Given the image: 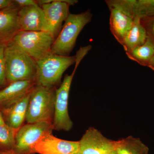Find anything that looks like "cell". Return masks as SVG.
Instances as JSON below:
<instances>
[{
  "mask_svg": "<svg viewBox=\"0 0 154 154\" xmlns=\"http://www.w3.org/2000/svg\"><path fill=\"white\" fill-rule=\"evenodd\" d=\"M128 58L143 65H149L154 57V42L148 37L142 45L135 48L129 52L126 53Z\"/></svg>",
  "mask_w": 154,
  "mask_h": 154,
  "instance_id": "cell-18",
  "label": "cell"
},
{
  "mask_svg": "<svg viewBox=\"0 0 154 154\" xmlns=\"http://www.w3.org/2000/svg\"><path fill=\"white\" fill-rule=\"evenodd\" d=\"M55 39L52 35L45 31L19 30L12 40L37 61L51 53Z\"/></svg>",
  "mask_w": 154,
  "mask_h": 154,
  "instance_id": "cell-5",
  "label": "cell"
},
{
  "mask_svg": "<svg viewBox=\"0 0 154 154\" xmlns=\"http://www.w3.org/2000/svg\"><path fill=\"white\" fill-rule=\"evenodd\" d=\"M20 8L14 4L0 11V44H7L13 40L20 30L18 14Z\"/></svg>",
  "mask_w": 154,
  "mask_h": 154,
  "instance_id": "cell-12",
  "label": "cell"
},
{
  "mask_svg": "<svg viewBox=\"0 0 154 154\" xmlns=\"http://www.w3.org/2000/svg\"><path fill=\"white\" fill-rule=\"evenodd\" d=\"M18 22L20 30L42 31L44 22L43 10L38 5L20 8Z\"/></svg>",
  "mask_w": 154,
  "mask_h": 154,
  "instance_id": "cell-13",
  "label": "cell"
},
{
  "mask_svg": "<svg viewBox=\"0 0 154 154\" xmlns=\"http://www.w3.org/2000/svg\"><path fill=\"white\" fill-rule=\"evenodd\" d=\"M80 154V153H79L78 152V153H76V154Z\"/></svg>",
  "mask_w": 154,
  "mask_h": 154,
  "instance_id": "cell-31",
  "label": "cell"
},
{
  "mask_svg": "<svg viewBox=\"0 0 154 154\" xmlns=\"http://www.w3.org/2000/svg\"><path fill=\"white\" fill-rule=\"evenodd\" d=\"M75 56H65L51 53L42 59L36 61V85L52 88L60 82L64 72L75 63Z\"/></svg>",
  "mask_w": 154,
  "mask_h": 154,
  "instance_id": "cell-4",
  "label": "cell"
},
{
  "mask_svg": "<svg viewBox=\"0 0 154 154\" xmlns=\"http://www.w3.org/2000/svg\"><path fill=\"white\" fill-rule=\"evenodd\" d=\"M76 69L71 74L66 75L58 89L55 91L54 111L53 126L57 130L69 131L72 129L73 123L69 116L68 99L72 80Z\"/></svg>",
  "mask_w": 154,
  "mask_h": 154,
  "instance_id": "cell-8",
  "label": "cell"
},
{
  "mask_svg": "<svg viewBox=\"0 0 154 154\" xmlns=\"http://www.w3.org/2000/svg\"><path fill=\"white\" fill-rule=\"evenodd\" d=\"M79 150V141L63 140L50 134L44 136L38 141L33 148V153L47 151L60 154H75Z\"/></svg>",
  "mask_w": 154,
  "mask_h": 154,
  "instance_id": "cell-11",
  "label": "cell"
},
{
  "mask_svg": "<svg viewBox=\"0 0 154 154\" xmlns=\"http://www.w3.org/2000/svg\"><path fill=\"white\" fill-rule=\"evenodd\" d=\"M35 81L26 80L10 83L8 86L0 91V106L9 107L30 94Z\"/></svg>",
  "mask_w": 154,
  "mask_h": 154,
  "instance_id": "cell-14",
  "label": "cell"
},
{
  "mask_svg": "<svg viewBox=\"0 0 154 154\" xmlns=\"http://www.w3.org/2000/svg\"><path fill=\"white\" fill-rule=\"evenodd\" d=\"M134 17L140 19L154 17V0H131Z\"/></svg>",
  "mask_w": 154,
  "mask_h": 154,
  "instance_id": "cell-19",
  "label": "cell"
},
{
  "mask_svg": "<svg viewBox=\"0 0 154 154\" xmlns=\"http://www.w3.org/2000/svg\"><path fill=\"white\" fill-rule=\"evenodd\" d=\"M141 20L142 22H146V24H142L146 28L148 37L152 39L154 42V17L141 19Z\"/></svg>",
  "mask_w": 154,
  "mask_h": 154,
  "instance_id": "cell-22",
  "label": "cell"
},
{
  "mask_svg": "<svg viewBox=\"0 0 154 154\" xmlns=\"http://www.w3.org/2000/svg\"><path fill=\"white\" fill-rule=\"evenodd\" d=\"M37 153L39 154H60L53 152L47 151H40L38 152Z\"/></svg>",
  "mask_w": 154,
  "mask_h": 154,
  "instance_id": "cell-27",
  "label": "cell"
},
{
  "mask_svg": "<svg viewBox=\"0 0 154 154\" xmlns=\"http://www.w3.org/2000/svg\"><path fill=\"white\" fill-rule=\"evenodd\" d=\"M55 92L52 88L36 85L30 94L26 121L28 123L51 122L54 117Z\"/></svg>",
  "mask_w": 154,
  "mask_h": 154,
  "instance_id": "cell-3",
  "label": "cell"
},
{
  "mask_svg": "<svg viewBox=\"0 0 154 154\" xmlns=\"http://www.w3.org/2000/svg\"><path fill=\"white\" fill-rule=\"evenodd\" d=\"M5 124H6L5 122V120H4L2 113L0 112V125Z\"/></svg>",
  "mask_w": 154,
  "mask_h": 154,
  "instance_id": "cell-28",
  "label": "cell"
},
{
  "mask_svg": "<svg viewBox=\"0 0 154 154\" xmlns=\"http://www.w3.org/2000/svg\"><path fill=\"white\" fill-rule=\"evenodd\" d=\"M79 142L80 154H105L115 150V141L107 138L93 128L86 131Z\"/></svg>",
  "mask_w": 154,
  "mask_h": 154,
  "instance_id": "cell-9",
  "label": "cell"
},
{
  "mask_svg": "<svg viewBox=\"0 0 154 154\" xmlns=\"http://www.w3.org/2000/svg\"><path fill=\"white\" fill-rule=\"evenodd\" d=\"M53 129L52 123L46 121L21 126L16 134L13 149L19 154H33V148L38 141L44 136L52 134Z\"/></svg>",
  "mask_w": 154,
  "mask_h": 154,
  "instance_id": "cell-7",
  "label": "cell"
},
{
  "mask_svg": "<svg viewBox=\"0 0 154 154\" xmlns=\"http://www.w3.org/2000/svg\"><path fill=\"white\" fill-rule=\"evenodd\" d=\"M114 147L118 154H149L147 146L140 139L132 136L115 141Z\"/></svg>",
  "mask_w": 154,
  "mask_h": 154,
  "instance_id": "cell-17",
  "label": "cell"
},
{
  "mask_svg": "<svg viewBox=\"0 0 154 154\" xmlns=\"http://www.w3.org/2000/svg\"><path fill=\"white\" fill-rule=\"evenodd\" d=\"M92 48V45H88L85 47H81L80 49L77 51L76 54L75 55V68L77 69L82 60L87 54L88 52L91 50Z\"/></svg>",
  "mask_w": 154,
  "mask_h": 154,
  "instance_id": "cell-23",
  "label": "cell"
},
{
  "mask_svg": "<svg viewBox=\"0 0 154 154\" xmlns=\"http://www.w3.org/2000/svg\"><path fill=\"white\" fill-rule=\"evenodd\" d=\"M92 17L93 14L90 10L79 14H70L54 40L51 53L69 56L75 45L78 36L84 27L91 22Z\"/></svg>",
  "mask_w": 154,
  "mask_h": 154,
  "instance_id": "cell-2",
  "label": "cell"
},
{
  "mask_svg": "<svg viewBox=\"0 0 154 154\" xmlns=\"http://www.w3.org/2000/svg\"><path fill=\"white\" fill-rule=\"evenodd\" d=\"M18 130L7 124L0 125V149H13Z\"/></svg>",
  "mask_w": 154,
  "mask_h": 154,
  "instance_id": "cell-20",
  "label": "cell"
},
{
  "mask_svg": "<svg viewBox=\"0 0 154 154\" xmlns=\"http://www.w3.org/2000/svg\"><path fill=\"white\" fill-rule=\"evenodd\" d=\"M149 66L151 67L152 68L154 69V57L152 59V60H151L149 64Z\"/></svg>",
  "mask_w": 154,
  "mask_h": 154,
  "instance_id": "cell-29",
  "label": "cell"
},
{
  "mask_svg": "<svg viewBox=\"0 0 154 154\" xmlns=\"http://www.w3.org/2000/svg\"><path fill=\"white\" fill-rule=\"evenodd\" d=\"M38 5L43 10L44 22L42 31L54 38L60 32L62 24L69 15L70 6L78 2L76 0H38Z\"/></svg>",
  "mask_w": 154,
  "mask_h": 154,
  "instance_id": "cell-6",
  "label": "cell"
},
{
  "mask_svg": "<svg viewBox=\"0 0 154 154\" xmlns=\"http://www.w3.org/2000/svg\"><path fill=\"white\" fill-rule=\"evenodd\" d=\"M13 2L15 5L20 8L38 5L36 1L34 0H15Z\"/></svg>",
  "mask_w": 154,
  "mask_h": 154,
  "instance_id": "cell-24",
  "label": "cell"
},
{
  "mask_svg": "<svg viewBox=\"0 0 154 154\" xmlns=\"http://www.w3.org/2000/svg\"><path fill=\"white\" fill-rule=\"evenodd\" d=\"M30 94V93L7 109L8 125L14 129H19L26 119Z\"/></svg>",
  "mask_w": 154,
  "mask_h": 154,
  "instance_id": "cell-16",
  "label": "cell"
},
{
  "mask_svg": "<svg viewBox=\"0 0 154 154\" xmlns=\"http://www.w3.org/2000/svg\"><path fill=\"white\" fill-rule=\"evenodd\" d=\"M146 30L142 24L140 18L135 17L132 28L127 32L122 45L125 53L129 52L143 44L147 39Z\"/></svg>",
  "mask_w": 154,
  "mask_h": 154,
  "instance_id": "cell-15",
  "label": "cell"
},
{
  "mask_svg": "<svg viewBox=\"0 0 154 154\" xmlns=\"http://www.w3.org/2000/svg\"><path fill=\"white\" fill-rule=\"evenodd\" d=\"M5 60L6 79L9 83L26 80L36 81V61L13 40L6 44Z\"/></svg>",
  "mask_w": 154,
  "mask_h": 154,
  "instance_id": "cell-1",
  "label": "cell"
},
{
  "mask_svg": "<svg viewBox=\"0 0 154 154\" xmlns=\"http://www.w3.org/2000/svg\"><path fill=\"white\" fill-rule=\"evenodd\" d=\"M105 154H118L116 152V151L115 150L112 151H110V152H108L107 153Z\"/></svg>",
  "mask_w": 154,
  "mask_h": 154,
  "instance_id": "cell-30",
  "label": "cell"
},
{
  "mask_svg": "<svg viewBox=\"0 0 154 154\" xmlns=\"http://www.w3.org/2000/svg\"><path fill=\"white\" fill-rule=\"evenodd\" d=\"M0 154H19L14 149H0Z\"/></svg>",
  "mask_w": 154,
  "mask_h": 154,
  "instance_id": "cell-26",
  "label": "cell"
},
{
  "mask_svg": "<svg viewBox=\"0 0 154 154\" xmlns=\"http://www.w3.org/2000/svg\"><path fill=\"white\" fill-rule=\"evenodd\" d=\"M110 11V30L119 43L122 44L127 32L133 25L135 17L128 12L113 5L107 4Z\"/></svg>",
  "mask_w": 154,
  "mask_h": 154,
  "instance_id": "cell-10",
  "label": "cell"
},
{
  "mask_svg": "<svg viewBox=\"0 0 154 154\" xmlns=\"http://www.w3.org/2000/svg\"><path fill=\"white\" fill-rule=\"evenodd\" d=\"M13 4L11 0H0V11L10 7Z\"/></svg>",
  "mask_w": 154,
  "mask_h": 154,
  "instance_id": "cell-25",
  "label": "cell"
},
{
  "mask_svg": "<svg viewBox=\"0 0 154 154\" xmlns=\"http://www.w3.org/2000/svg\"><path fill=\"white\" fill-rule=\"evenodd\" d=\"M7 44H0V87L5 85L6 79L5 50Z\"/></svg>",
  "mask_w": 154,
  "mask_h": 154,
  "instance_id": "cell-21",
  "label": "cell"
}]
</instances>
